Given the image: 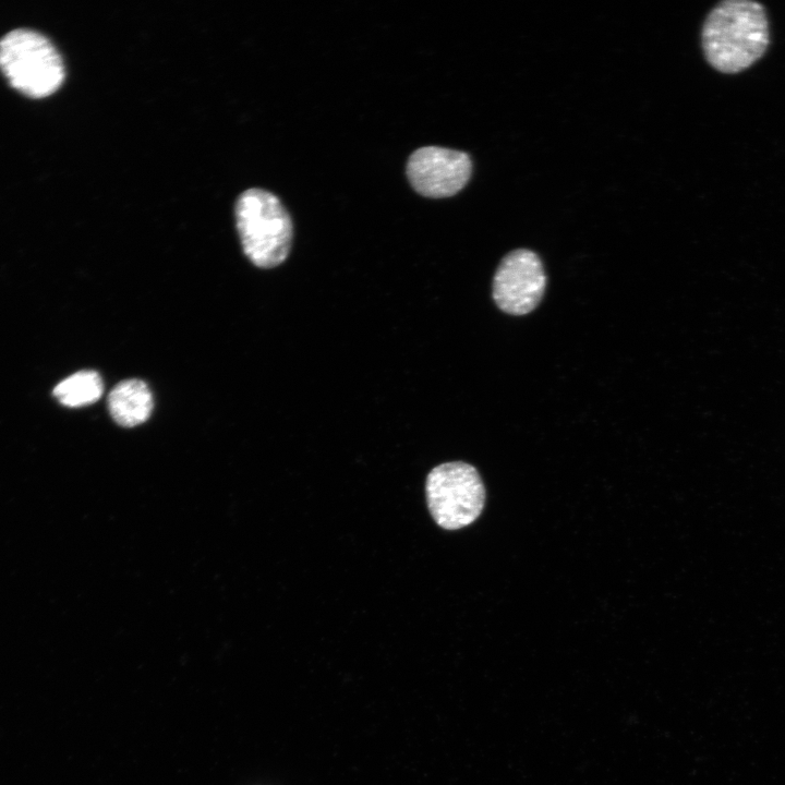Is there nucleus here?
Wrapping results in <instances>:
<instances>
[{
    "label": "nucleus",
    "mask_w": 785,
    "mask_h": 785,
    "mask_svg": "<svg viewBox=\"0 0 785 785\" xmlns=\"http://www.w3.org/2000/svg\"><path fill=\"white\" fill-rule=\"evenodd\" d=\"M769 45L764 8L749 0L720 2L702 27V48L708 62L723 73H737L760 59Z\"/></svg>",
    "instance_id": "f257e3e1"
},
{
    "label": "nucleus",
    "mask_w": 785,
    "mask_h": 785,
    "mask_svg": "<svg viewBox=\"0 0 785 785\" xmlns=\"http://www.w3.org/2000/svg\"><path fill=\"white\" fill-rule=\"evenodd\" d=\"M234 217L242 250L252 264L273 268L288 257L293 225L274 193L259 188L243 191L237 198Z\"/></svg>",
    "instance_id": "f03ea898"
},
{
    "label": "nucleus",
    "mask_w": 785,
    "mask_h": 785,
    "mask_svg": "<svg viewBox=\"0 0 785 785\" xmlns=\"http://www.w3.org/2000/svg\"><path fill=\"white\" fill-rule=\"evenodd\" d=\"M0 70L13 87L32 97L52 94L65 76L62 57L51 40L25 27L0 38Z\"/></svg>",
    "instance_id": "7ed1b4c3"
},
{
    "label": "nucleus",
    "mask_w": 785,
    "mask_h": 785,
    "mask_svg": "<svg viewBox=\"0 0 785 785\" xmlns=\"http://www.w3.org/2000/svg\"><path fill=\"white\" fill-rule=\"evenodd\" d=\"M426 499L436 523L447 530H457L478 519L484 507L485 488L473 466L462 461L446 462L428 473Z\"/></svg>",
    "instance_id": "20e7f679"
},
{
    "label": "nucleus",
    "mask_w": 785,
    "mask_h": 785,
    "mask_svg": "<svg viewBox=\"0 0 785 785\" xmlns=\"http://www.w3.org/2000/svg\"><path fill=\"white\" fill-rule=\"evenodd\" d=\"M546 287V275L540 257L527 249L511 251L500 261L492 294L505 313L524 315L540 303Z\"/></svg>",
    "instance_id": "39448f33"
},
{
    "label": "nucleus",
    "mask_w": 785,
    "mask_h": 785,
    "mask_svg": "<svg viewBox=\"0 0 785 785\" xmlns=\"http://www.w3.org/2000/svg\"><path fill=\"white\" fill-rule=\"evenodd\" d=\"M472 161L461 150L425 146L414 150L407 162V177L413 190L425 197H449L470 180Z\"/></svg>",
    "instance_id": "423d86ee"
},
{
    "label": "nucleus",
    "mask_w": 785,
    "mask_h": 785,
    "mask_svg": "<svg viewBox=\"0 0 785 785\" xmlns=\"http://www.w3.org/2000/svg\"><path fill=\"white\" fill-rule=\"evenodd\" d=\"M153 407V395L148 386L135 378L118 383L108 396L110 415L123 427L144 423L149 418Z\"/></svg>",
    "instance_id": "0eeeda50"
},
{
    "label": "nucleus",
    "mask_w": 785,
    "mask_h": 785,
    "mask_svg": "<svg viewBox=\"0 0 785 785\" xmlns=\"http://www.w3.org/2000/svg\"><path fill=\"white\" fill-rule=\"evenodd\" d=\"M102 391V379L97 372L80 371L60 382L53 395L63 406L76 408L94 403Z\"/></svg>",
    "instance_id": "6e6552de"
}]
</instances>
